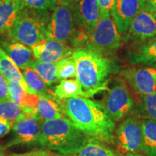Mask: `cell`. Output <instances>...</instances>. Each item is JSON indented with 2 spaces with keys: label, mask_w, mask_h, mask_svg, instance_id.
<instances>
[{
  "label": "cell",
  "mask_w": 156,
  "mask_h": 156,
  "mask_svg": "<svg viewBox=\"0 0 156 156\" xmlns=\"http://www.w3.org/2000/svg\"><path fill=\"white\" fill-rule=\"evenodd\" d=\"M63 114L89 137L103 141L112 139L115 123L98 103L84 97L62 99Z\"/></svg>",
  "instance_id": "obj_1"
},
{
  "label": "cell",
  "mask_w": 156,
  "mask_h": 156,
  "mask_svg": "<svg viewBox=\"0 0 156 156\" xmlns=\"http://www.w3.org/2000/svg\"><path fill=\"white\" fill-rule=\"evenodd\" d=\"M73 57L76 64V79L80 83L84 98L108 90L110 76L118 73L119 67L113 60L88 48H77Z\"/></svg>",
  "instance_id": "obj_2"
},
{
  "label": "cell",
  "mask_w": 156,
  "mask_h": 156,
  "mask_svg": "<svg viewBox=\"0 0 156 156\" xmlns=\"http://www.w3.org/2000/svg\"><path fill=\"white\" fill-rule=\"evenodd\" d=\"M89 136L64 116L43 121L38 145L59 154H75L88 141Z\"/></svg>",
  "instance_id": "obj_3"
},
{
  "label": "cell",
  "mask_w": 156,
  "mask_h": 156,
  "mask_svg": "<svg viewBox=\"0 0 156 156\" xmlns=\"http://www.w3.org/2000/svg\"><path fill=\"white\" fill-rule=\"evenodd\" d=\"M47 14L39 13L28 8L20 11L14 25L8 32L12 40L32 47L46 38Z\"/></svg>",
  "instance_id": "obj_4"
},
{
  "label": "cell",
  "mask_w": 156,
  "mask_h": 156,
  "mask_svg": "<svg viewBox=\"0 0 156 156\" xmlns=\"http://www.w3.org/2000/svg\"><path fill=\"white\" fill-rule=\"evenodd\" d=\"M121 40V35L112 15L101 16L96 27L87 36L83 47L108 56L117 51Z\"/></svg>",
  "instance_id": "obj_5"
},
{
  "label": "cell",
  "mask_w": 156,
  "mask_h": 156,
  "mask_svg": "<svg viewBox=\"0 0 156 156\" xmlns=\"http://www.w3.org/2000/svg\"><path fill=\"white\" fill-rule=\"evenodd\" d=\"M73 5L76 31L71 41L73 46L83 47L87 36L94 30L101 17L97 0H77Z\"/></svg>",
  "instance_id": "obj_6"
},
{
  "label": "cell",
  "mask_w": 156,
  "mask_h": 156,
  "mask_svg": "<svg viewBox=\"0 0 156 156\" xmlns=\"http://www.w3.org/2000/svg\"><path fill=\"white\" fill-rule=\"evenodd\" d=\"M76 31L73 5L58 0L46 29V38L71 42Z\"/></svg>",
  "instance_id": "obj_7"
},
{
  "label": "cell",
  "mask_w": 156,
  "mask_h": 156,
  "mask_svg": "<svg viewBox=\"0 0 156 156\" xmlns=\"http://www.w3.org/2000/svg\"><path fill=\"white\" fill-rule=\"evenodd\" d=\"M113 122H119L131 114L134 101L127 85L123 80L116 83L108 92L101 104Z\"/></svg>",
  "instance_id": "obj_8"
},
{
  "label": "cell",
  "mask_w": 156,
  "mask_h": 156,
  "mask_svg": "<svg viewBox=\"0 0 156 156\" xmlns=\"http://www.w3.org/2000/svg\"><path fill=\"white\" fill-rule=\"evenodd\" d=\"M42 119L38 114L26 116L13 124V139L6 145L9 148L18 145H38L41 132Z\"/></svg>",
  "instance_id": "obj_9"
},
{
  "label": "cell",
  "mask_w": 156,
  "mask_h": 156,
  "mask_svg": "<svg viewBox=\"0 0 156 156\" xmlns=\"http://www.w3.org/2000/svg\"><path fill=\"white\" fill-rule=\"evenodd\" d=\"M126 83L138 94L156 93V67H128L122 72Z\"/></svg>",
  "instance_id": "obj_10"
},
{
  "label": "cell",
  "mask_w": 156,
  "mask_h": 156,
  "mask_svg": "<svg viewBox=\"0 0 156 156\" xmlns=\"http://www.w3.org/2000/svg\"><path fill=\"white\" fill-rule=\"evenodd\" d=\"M126 38L142 43L156 36V12L145 6L129 26Z\"/></svg>",
  "instance_id": "obj_11"
},
{
  "label": "cell",
  "mask_w": 156,
  "mask_h": 156,
  "mask_svg": "<svg viewBox=\"0 0 156 156\" xmlns=\"http://www.w3.org/2000/svg\"><path fill=\"white\" fill-rule=\"evenodd\" d=\"M116 142L121 150L127 153L140 151L142 142L141 122L128 117L120 124L116 130Z\"/></svg>",
  "instance_id": "obj_12"
},
{
  "label": "cell",
  "mask_w": 156,
  "mask_h": 156,
  "mask_svg": "<svg viewBox=\"0 0 156 156\" xmlns=\"http://www.w3.org/2000/svg\"><path fill=\"white\" fill-rule=\"evenodd\" d=\"M36 59L47 63H56L72 56L74 50L66 43L44 38L30 48Z\"/></svg>",
  "instance_id": "obj_13"
},
{
  "label": "cell",
  "mask_w": 156,
  "mask_h": 156,
  "mask_svg": "<svg viewBox=\"0 0 156 156\" xmlns=\"http://www.w3.org/2000/svg\"><path fill=\"white\" fill-rule=\"evenodd\" d=\"M145 6V0H116L111 11L120 35L127 32L130 23Z\"/></svg>",
  "instance_id": "obj_14"
},
{
  "label": "cell",
  "mask_w": 156,
  "mask_h": 156,
  "mask_svg": "<svg viewBox=\"0 0 156 156\" xmlns=\"http://www.w3.org/2000/svg\"><path fill=\"white\" fill-rule=\"evenodd\" d=\"M1 48L21 70L30 67L36 59L31 48L12 39L2 42Z\"/></svg>",
  "instance_id": "obj_15"
},
{
  "label": "cell",
  "mask_w": 156,
  "mask_h": 156,
  "mask_svg": "<svg viewBox=\"0 0 156 156\" xmlns=\"http://www.w3.org/2000/svg\"><path fill=\"white\" fill-rule=\"evenodd\" d=\"M129 62L132 65L156 67V36L140 43L129 53Z\"/></svg>",
  "instance_id": "obj_16"
},
{
  "label": "cell",
  "mask_w": 156,
  "mask_h": 156,
  "mask_svg": "<svg viewBox=\"0 0 156 156\" xmlns=\"http://www.w3.org/2000/svg\"><path fill=\"white\" fill-rule=\"evenodd\" d=\"M23 8L20 0H0V34L10 30Z\"/></svg>",
  "instance_id": "obj_17"
},
{
  "label": "cell",
  "mask_w": 156,
  "mask_h": 156,
  "mask_svg": "<svg viewBox=\"0 0 156 156\" xmlns=\"http://www.w3.org/2000/svg\"><path fill=\"white\" fill-rule=\"evenodd\" d=\"M36 114L38 112L34 108L20 106L12 100H0V116L12 125L23 117Z\"/></svg>",
  "instance_id": "obj_18"
},
{
  "label": "cell",
  "mask_w": 156,
  "mask_h": 156,
  "mask_svg": "<svg viewBox=\"0 0 156 156\" xmlns=\"http://www.w3.org/2000/svg\"><path fill=\"white\" fill-rule=\"evenodd\" d=\"M62 99L57 97L38 96L36 110L39 116L44 121L56 119L64 117L61 106Z\"/></svg>",
  "instance_id": "obj_19"
},
{
  "label": "cell",
  "mask_w": 156,
  "mask_h": 156,
  "mask_svg": "<svg viewBox=\"0 0 156 156\" xmlns=\"http://www.w3.org/2000/svg\"><path fill=\"white\" fill-rule=\"evenodd\" d=\"M0 73L2 74L7 81H12L20 84L27 92L32 93L23 77L20 69L9 58V56L2 49L1 47H0Z\"/></svg>",
  "instance_id": "obj_20"
},
{
  "label": "cell",
  "mask_w": 156,
  "mask_h": 156,
  "mask_svg": "<svg viewBox=\"0 0 156 156\" xmlns=\"http://www.w3.org/2000/svg\"><path fill=\"white\" fill-rule=\"evenodd\" d=\"M22 74L31 93L38 96L54 98L56 95L48 90V85L43 80L40 75L31 67H27L22 70Z\"/></svg>",
  "instance_id": "obj_21"
},
{
  "label": "cell",
  "mask_w": 156,
  "mask_h": 156,
  "mask_svg": "<svg viewBox=\"0 0 156 156\" xmlns=\"http://www.w3.org/2000/svg\"><path fill=\"white\" fill-rule=\"evenodd\" d=\"M142 142L140 152L145 156H156V122L151 119H143Z\"/></svg>",
  "instance_id": "obj_22"
},
{
  "label": "cell",
  "mask_w": 156,
  "mask_h": 156,
  "mask_svg": "<svg viewBox=\"0 0 156 156\" xmlns=\"http://www.w3.org/2000/svg\"><path fill=\"white\" fill-rule=\"evenodd\" d=\"M8 82L9 95L10 99L20 106L30 107L36 109L38 101V95L29 93L20 84L12 81Z\"/></svg>",
  "instance_id": "obj_23"
},
{
  "label": "cell",
  "mask_w": 156,
  "mask_h": 156,
  "mask_svg": "<svg viewBox=\"0 0 156 156\" xmlns=\"http://www.w3.org/2000/svg\"><path fill=\"white\" fill-rule=\"evenodd\" d=\"M54 94L59 99H67L75 97H84L80 83L76 78H70L60 80L54 87Z\"/></svg>",
  "instance_id": "obj_24"
},
{
  "label": "cell",
  "mask_w": 156,
  "mask_h": 156,
  "mask_svg": "<svg viewBox=\"0 0 156 156\" xmlns=\"http://www.w3.org/2000/svg\"><path fill=\"white\" fill-rule=\"evenodd\" d=\"M77 156H116L113 150L103 145L101 140L89 137L88 141L77 153Z\"/></svg>",
  "instance_id": "obj_25"
},
{
  "label": "cell",
  "mask_w": 156,
  "mask_h": 156,
  "mask_svg": "<svg viewBox=\"0 0 156 156\" xmlns=\"http://www.w3.org/2000/svg\"><path fill=\"white\" fill-rule=\"evenodd\" d=\"M30 67L40 75L47 85H51L58 81L56 75V63H47L36 58Z\"/></svg>",
  "instance_id": "obj_26"
},
{
  "label": "cell",
  "mask_w": 156,
  "mask_h": 156,
  "mask_svg": "<svg viewBox=\"0 0 156 156\" xmlns=\"http://www.w3.org/2000/svg\"><path fill=\"white\" fill-rule=\"evenodd\" d=\"M56 75L58 80L76 77V64L73 56L56 62Z\"/></svg>",
  "instance_id": "obj_27"
},
{
  "label": "cell",
  "mask_w": 156,
  "mask_h": 156,
  "mask_svg": "<svg viewBox=\"0 0 156 156\" xmlns=\"http://www.w3.org/2000/svg\"><path fill=\"white\" fill-rule=\"evenodd\" d=\"M23 7L28 8L43 14H48L53 11L58 0H20Z\"/></svg>",
  "instance_id": "obj_28"
},
{
  "label": "cell",
  "mask_w": 156,
  "mask_h": 156,
  "mask_svg": "<svg viewBox=\"0 0 156 156\" xmlns=\"http://www.w3.org/2000/svg\"><path fill=\"white\" fill-rule=\"evenodd\" d=\"M140 112L145 118V119L156 122V93L142 96Z\"/></svg>",
  "instance_id": "obj_29"
},
{
  "label": "cell",
  "mask_w": 156,
  "mask_h": 156,
  "mask_svg": "<svg viewBox=\"0 0 156 156\" xmlns=\"http://www.w3.org/2000/svg\"><path fill=\"white\" fill-rule=\"evenodd\" d=\"M116 0H97L100 8L101 16L110 15L111 11L114 7Z\"/></svg>",
  "instance_id": "obj_30"
},
{
  "label": "cell",
  "mask_w": 156,
  "mask_h": 156,
  "mask_svg": "<svg viewBox=\"0 0 156 156\" xmlns=\"http://www.w3.org/2000/svg\"><path fill=\"white\" fill-rule=\"evenodd\" d=\"M0 100H11L9 95L8 82L0 73Z\"/></svg>",
  "instance_id": "obj_31"
},
{
  "label": "cell",
  "mask_w": 156,
  "mask_h": 156,
  "mask_svg": "<svg viewBox=\"0 0 156 156\" xmlns=\"http://www.w3.org/2000/svg\"><path fill=\"white\" fill-rule=\"evenodd\" d=\"M54 153H51L47 150H35V151L27 152L20 154H12L9 156H53Z\"/></svg>",
  "instance_id": "obj_32"
},
{
  "label": "cell",
  "mask_w": 156,
  "mask_h": 156,
  "mask_svg": "<svg viewBox=\"0 0 156 156\" xmlns=\"http://www.w3.org/2000/svg\"><path fill=\"white\" fill-rule=\"evenodd\" d=\"M12 126V125L10 123L0 116V138L8 133L10 131Z\"/></svg>",
  "instance_id": "obj_33"
},
{
  "label": "cell",
  "mask_w": 156,
  "mask_h": 156,
  "mask_svg": "<svg viewBox=\"0 0 156 156\" xmlns=\"http://www.w3.org/2000/svg\"><path fill=\"white\" fill-rule=\"evenodd\" d=\"M145 6L152 10L156 12V0H145Z\"/></svg>",
  "instance_id": "obj_34"
},
{
  "label": "cell",
  "mask_w": 156,
  "mask_h": 156,
  "mask_svg": "<svg viewBox=\"0 0 156 156\" xmlns=\"http://www.w3.org/2000/svg\"><path fill=\"white\" fill-rule=\"evenodd\" d=\"M7 149V148L6 147L5 145H0V156H5V151Z\"/></svg>",
  "instance_id": "obj_35"
},
{
  "label": "cell",
  "mask_w": 156,
  "mask_h": 156,
  "mask_svg": "<svg viewBox=\"0 0 156 156\" xmlns=\"http://www.w3.org/2000/svg\"><path fill=\"white\" fill-rule=\"evenodd\" d=\"M53 156H77V155H75V154H59V153L54 154V153Z\"/></svg>",
  "instance_id": "obj_36"
},
{
  "label": "cell",
  "mask_w": 156,
  "mask_h": 156,
  "mask_svg": "<svg viewBox=\"0 0 156 156\" xmlns=\"http://www.w3.org/2000/svg\"><path fill=\"white\" fill-rule=\"evenodd\" d=\"M62 1L67 2H69V3H74L76 1H77V0H62Z\"/></svg>",
  "instance_id": "obj_37"
},
{
  "label": "cell",
  "mask_w": 156,
  "mask_h": 156,
  "mask_svg": "<svg viewBox=\"0 0 156 156\" xmlns=\"http://www.w3.org/2000/svg\"><path fill=\"white\" fill-rule=\"evenodd\" d=\"M126 156H141V155H136V154H135V153H127Z\"/></svg>",
  "instance_id": "obj_38"
}]
</instances>
